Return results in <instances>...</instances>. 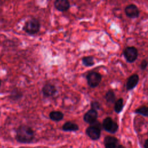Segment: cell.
<instances>
[{"mask_svg": "<svg viewBox=\"0 0 148 148\" xmlns=\"http://www.w3.org/2000/svg\"><path fill=\"white\" fill-rule=\"evenodd\" d=\"M35 138V131L27 125H20L16 130V140L21 143H30Z\"/></svg>", "mask_w": 148, "mask_h": 148, "instance_id": "6da1fadb", "label": "cell"}, {"mask_svg": "<svg viewBox=\"0 0 148 148\" xmlns=\"http://www.w3.org/2000/svg\"><path fill=\"white\" fill-rule=\"evenodd\" d=\"M40 22L36 18H32L26 21L23 27V31L29 35L37 34L40 29Z\"/></svg>", "mask_w": 148, "mask_h": 148, "instance_id": "7a4b0ae2", "label": "cell"}, {"mask_svg": "<svg viewBox=\"0 0 148 148\" xmlns=\"http://www.w3.org/2000/svg\"><path fill=\"white\" fill-rule=\"evenodd\" d=\"M102 127V124L98 121H96L86 128V134L91 140H97L101 137Z\"/></svg>", "mask_w": 148, "mask_h": 148, "instance_id": "3957f363", "label": "cell"}, {"mask_svg": "<svg viewBox=\"0 0 148 148\" xmlns=\"http://www.w3.org/2000/svg\"><path fill=\"white\" fill-rule=\"evenodd\" d=\"M87 84L91 88L97 87L102 80L101 75L97 72L91 71L88 72L86 76Z\"/></svg>", "mask_w": 148, "mask_h": 148, "instance_id": "277c9868", "label": "cell"}, {"mask_svg": "<svg viewBox=\"0 0 148 148\" xmlns=\"http://www.w3.org/2000/svg\"><path fill=\"white\" fill-rule=\"evenodd\" d=\"M102 127L105 131L112 134L117 132L119 130V125L117 123L113 121L110 117H107L103 120Z\"/></svg>", "mask_w": 148, "mask_h": 148, "instance_id": "5b68a950", "label": "cell"}, {"mask_svg": "<svg viewBox=\"0 0 148 148\" xmlns=\"http://www.w3.org/2000/svg\"><path fill=\"white\" fill-rule=\"evenodd\" d=\"M123 55L128 62H134L138 56V51L134 46H128L123 50Z\"/></svg>", "mask_w": 148, "mask_h": 148, "instance_id": "8992f818", "label": "cell"}, {"mask_svg": "<svg viewBox=\"0 0 148 148\" xmlns=\"http://www.w3.org/2000/svg\"><path fill=\"white\" fill-rule=\"evenodd\" d=\"M42 92L43 97L45 98L53 97L57 93V89L54 84L47 83L43 86Z\"/></svg>", "mask_w": 148, "mask_h": 148, "instance_id": "52a82bcc", "label": "cell"}, {"mask_svg": "<svg viewBox=\"0 0 148 148\" xmlns=\"http://www.w3.org/2000/svg\"><path fill=\"white\" fill-rule=\"evenodd\" d=\"M98 112L93 109H90L87 111L83 116V120L90 125L93 124L97 121Z\"/></svg>", "mask_w": 148, "mask_h": 148, "instance_id": "ba28073f", "label": "cell"}, {"mask_svg": "<svg viewBox=\"0 0 148 148\" xmlns=\"http://www.w3.org/2000/svg\"><path fill=\"white\" fill-rule=\"evenodd\" d=\"M124 12L126 16L130 18H135L139 16V9L135 5L132 3L127 5L124 9Z\"/></svg>", "mask_w": 148, "mask_h": 148, "instance_id": "9c48e42d", "label": "cell"}, {"mask_svg": "<svg viewBox=\"0 0 148 148\" xmlns=\"http://www.w3.org/2000/svg\"><path fill=\"white\" fill-rule=\"evenodd\" d=\"M105 148H118L119 143V139L113 136H106L103 139Z\"/></svg>", "mask_w": 148, "mask_h": 148, "instance_id": "30bf717a", "label": "cell"}, {"mask_svg": "<svg viewBox=\"0 0 148 148\" xmlns=\"http://www.w3.org/2000/svg\"><path fill=\"white\" fill-rule=\"evenodd\" d=\"M54 6L57 10L64 12L69 10L71 4L68 0H56L54 2Z\"/></svg>", "mask_w": 148, "mask_h": 148, "instance_id": "8fae6325", "label": "cell"}, {"mask_svg": "<svg viewBox=\"0 0 148 148\" xmlns=\"http://www.w3.org/2000/svg\"><path fill=\"white\" fill-rule=\"evenodd\" d=\"M139 80V76L137 74H133L130 76L126 83V89L127 90H133L138 84Z\"/></svg>", "mask_w": 148, "mask_h": 148, "instance_id": "7c38bea8", "label": "cell"}, {"mask_svg": "<svg viewBox=\"0 0 148 148\" xmlns=\"http://www.w3.org/2000/svg\"><path fill=\"white\" fill-rule=\"evenodd\" d=\"M79 129V125L71 121H66L62 126V130L65 132H76Z\"/></svg>", "mask_w": 148, "mask_h": 148, "instance_id": "4fadbf2b", "label": "cell"}, {"mask_svg": "<svg viewBox=\"0 0 148 148\" xmlns=\"http://www.w3.org/2000/svg\"><path fill=\"white\" fill-rule=\"evenodd\" d=\"M64 113L60 110H52L49 113V117L53 121H60L64 119Z\"/></svg>", "mask_w": 148, "mask_h": 148, "instance_id": "5bb4252c", "label": "cell"}, {"mask_svg": "<svg viewBox=\"0 0 148 148\" xmlns=\"http://www.w3.org/2000/svg\"><path fill=\"white\" fill-rule=\"evenodd\" d=\"M23 97V92L21 90L17 88H14L10 92V95L9 96V98L12 101H17L21 99Z\"/></svg>", "mask_w": 148, "mask_h": 148, "instance_id": "9a60e30c", "label": "cell"}, {"mask_svg": "<svg viewBox=\"0 0 148 148\" xmlns=\"http://www.w3.org/2000/svg\"><path fill=\"white\" fill-rule=\"evenodd\" d=\"M105 99L108 103H114L116 102V95L112 90H109L105 95Z\"/></svg>", "mask_w": 148, "mask_h": 148, "instance_id": "2e32d148", "label": "cell"}, {"mask_svg": "<svg viewBox=\"0 0 148 148\" xmlns=\"http://www.w3.org/2000/svg\"><path fill=\"white\" fill-rule=\"evenodd\" d=\"M82 62L83 65L86 67L92 66L95 64L94 57L91 56L83 57L82 58Z\"/></svg>", "mask_w": 148, "mask_h": 148, "instance_id": "e0dca14e", "label": "cell"}, {"mask_svg": "<svg viewBox=\"0 0 148 148\" xmlns=\"http://www.w3.org/2000/svg\"><path fill=\"white\" fill-rule=\"evenodd\" d=\"M124 103L123 99L120 98H119L117 101H116L114 106V110L116 113H120L123 109Z\"/></svg>", "mask_w": 148, "mask_h": 148, "instance_id": "ac0fdd59", "label": "cell"}, {"mask_svg": "<svg viewBox=\"0 0 148 148\" xmlns=\"http://www.w3.org/2000/svg\"><path fill=\"white\" fill-rule=\"evenodd\" d=\"M134 113L142 115L144 117H148V106H142L141 107L136 109L134 111Z\"/></svg>", "mask_w": 148, "mask_h": 148, "instance_id": "d6986e66", "label": "cell"}, {"mask_svg": "<svg viewBox=\"0 0 148 148\" xmlns=\"http://www.w3.org/2000/svg\"><path fill=\"white\" fill-rule=\"evenodd\" d=\"M90 106H91V109H93L96 110H100L101 109V105L100 103L97 101H91L90 103Z\"/></svg>", "mask_w": 148, "mask_h": 148, "instance_id": "ffe728a7", "label": "cell"}, {"mask_svg": "<svg viewBox=\"0 0 148 148\" xmlns=\"http://www.w3.org/2000/svg\"><path fill=\"white\" fill-rule=\"evenodd\" d=\"M148 65V61L146 59H144L142 61L140 64V68L142 71H144L146 69Z\"/></svg>", "mask_w": 148, "mask_h": 148, "instance_id": "44dd1931", "label": "cell"}, {"mask_svg": "<svg viewBox=\"0 0 148 148\" xmlns=\"http://www.w3.org/2000/svg\"><path fill=\"white\" fill-rule=\"evenodd\" d=\"M143 147L144 148H148V138L145 141Z\"/></svg>", "mask_w": 148, "mask_h": 148, "instance_id": "7402d4cb", "label": "cell"}, {"mask_svg": "<svg viewBox=\"0 0 148 148\" xmlns=\"http://www.w3.org/2000/svg\"><path fill=\"white\" fill-rule=\"evenodd\" d=\"M118 148H125L123 145H121V144H120L119 145V146H118Z\"/></svg>", "mask_w": 148, "mask_h": 148, "instance_id": "603a6c76", "label": "cell"}, {"mask_svg": "<svg viewBox=\"0 0 148 148\" xmlns=\"http://www.w3.org/2000/svg\"><path fill=\"white\" fill-rule=\"evenodd\" d=\"M1 83H2V82H1V80L0 79V87H1Z\"/></svg>", "mask_w": 148, "mask_h": 148, "instance_id": "cb8c5ba5", "label": "cell"}, {"mask_svg": "<svg viewBox=\"0 0 148 148\" xmlns=\"http://www.w3.org/2000/svg\"><path fill=\"white\" fill-rule=\"evenodd\" d=\"M0 116H1V111H0Z\"/></svg>", "mask_w": 148, "mask_h": 148, "instance_id": "d4e9b609", "label": "cell"}]
</instances>
